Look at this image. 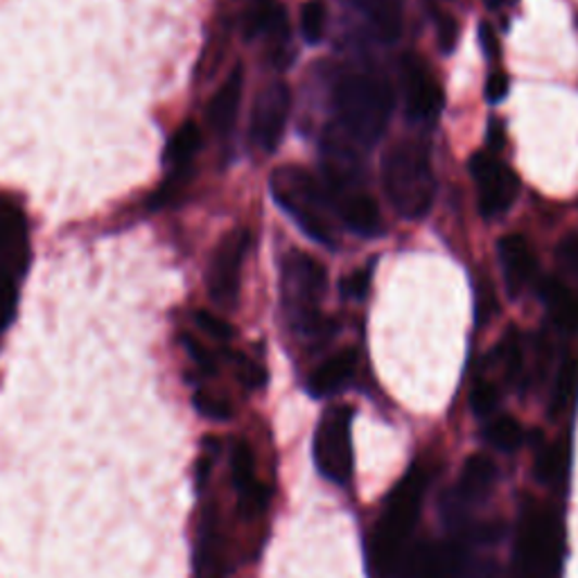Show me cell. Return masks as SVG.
<instances>
[{
  "instance_id": "34",
  "label": "cell",
  "mask_w": 578,
  "mask_h": 578,
  "mask_svg": "<svg viewBox=\"0 0 578 578\" xmlns=\"http://www.w3.org/2000/svg\"><path fill=\"white\" fill-rule=\"evenodd\" d=\"M479 43L486 54H498V35L493 33V27L488 23L479 25Z\"/></svg>"
},
{
  "instance_id": "33",
  "label": "cell",
  "mask_w": 578,
  "mask_h": 578,
  "mask_svg": "<svg viewBox=\"0 0 578 578\" xmlns=\"http://www.w3.org/2000/svg\"><path fill=\"white\" fill-rule=\"evenodd\" d=\"M508 96V77L504 73H493L486 81V98L488 102H502Z\"/></svg>"
},
{
  "instance_id": "3",
  "label": "cell",
  "mask_w": 578,
  "mask_h": 578,
  "mask_svg": "<svg viewBox=\"0 0 578 578\" xmlns=\"http://www.w3.org/2000/svg\"><path fill=\"white\" fill-rule=\"evenodd\" d=\"M427 483L429 470L418 464L395 483L387 498V506L373 536V558L387 571H398L407 554V542L420 515Z\"/></svg>"
},
{
  "instance_id": "28",
  "label": "cell",
  "mask_w": 578,
  "mask_h": 578,
  "mask_svg": "<svg viewBox=\"0 0 578 578\" xmlns=\"http://www.w3.org/2000/svg\"><path fill=\"white\" fill-rule=\"evenodd\" d=\"M194 324L199 326L201 332L209 335L215 341H230V339H234V326H230L228 322H224L222 316H215L213 312L199 310L194 314Z\"/></svg>"
},
{
  "instance_id": "18",
  "label": "cell",
  "mask_w": 578,
  "mask_h": 578,
  "mask_svg": "<svg viewBox=\"0 0 578 578\" xmlns=\"http://www.w3.org/2000/svg\"><path fill=\"white\" fill-rule=\"evenodd\" d=\"M355 366H357V353L351 349L332 355L312 373L310 385H307L310 393L316 398H326V395L341 391L353 378Z\"/></svg>"
},
{
  "instance_id": "14",
  "label": "cell",
  "mask_w": 578,
  "mask_h": 578,
  "mask_svg": "<svg viewBox=\"0 0 578 578\" xmlns=\"http://www.w3.org/2000/svg\"><path fill=\"white\" fill-rule=\"evenodd\" d=\"M498 255L508 294L517 297L536 274V255L523 236H504L498 242Z\"/></svg>"
},
{
  "instance_id": "31",
  "label": "cell",
  "mask_w": 578,
  "mask_h": 578,
  "mask_svg": "<svg viewBox=\"0 0 578 578\" xmlns=\"http://www.w3.org/2000/svg\"><path fill=\"white\" fill-rule=\"evenodd\" d=\"M370 287V272L368 269H357L349 276H343L341 280V297L351 301H362L368 294Z\"/></svg>"
},
{
  "instance_id": "32",
  "label": "cell",
  "mask_w": 578,
  "mask_h": 578,
  "mask_svg": "<svg viewBox=\"0 0 578 578\" xmlns=\"http://www.w3.org/2000/svg\"><path fill=\"white\" fill-rule=\"evenodd\" d=\"M437 37L443 52H452L458 41V23L452 14L439 12L437 14Z\"/></svg>"
},
{
  "instance_id": "19",
  "label": "cell",
  "mask_w": 578,
  "mask_h": 578,
  "mask_svg": "<svg viewBox=\"0 0 578 578\" xmlns=\"http://www.w3.org/2000/svg\"><path fill=\"white\" fill-rule=\"evenodd\" d=\"M382 41H395L402 33V0H353Z\"/></svg>"
},
{
  "instance_id": "4",
  "label": "cell",
  "mask_w": 578,
  "mask_h": 578,
  "mask_svg": "<svg viewBox=\"0 0 578 578\" xmlns=\"http://www.w3.org/2000/svg\"><path fill=\"white\" fill-rule=\"evenodd\" d=\"M335 109L345 134L362 144H373L389 127L393 91L378 75H349L337 86Z\"/></svg>"
},
{
  "instance_id": "23",
  "label": "cell",
  "mask_w": 578,
  "mask_h": 578,
  "mask_svg": "<svg viewBox=\"0 0 578 578\" xmlns=\"http://www.w3.org/2000/svg\"><path fill=\"white\" fill-rule=\"evenodd\" d=\"M525 427L519 425L515 418L511 416H498L488 423L486 427V439L488 443L502 450V452H513L519 445L525 443Z\"/></svg>"
},
{
  "instance_id": "17",
  "label": "cell",
  "mask_w": 578,
  "mask_h": 578,
  "mask_svg": "<svg viewBox=\"0 0 578 578\" xmlns=\"http://www.w3.org/2000/svg\"><path fill=\"white\" fill-rule=\"evenodd\" d=\"M495 479H498L495 461L486 454H473L464 464V468H461V475L456 481V490H454L456 504L468 506V504L481 502L483 498L490 495Z\"/></svg>"
},
{
  "instance_id": "13",
  "label": "cell",
  "mask_w": 578,
  "mask_h": 578,
  "mask_svg": "<svg viewBox=\"0 0 578 578\" xmlns=\"http://www.w3.org/2000/svg\"><path fill=\"white\" fill-rule=\"evenodd\" d=\"M332 206L337 217L355 230L357 236L373 238L382 230V215L378 204L370 194L360 190L357 186H343V188H332Z\"/></svg>"
},
{
  "instance_id": "22",
  "label": "cell",
  "mask_w": 578,
  "mask_h": 578,
  "mask_svg": "<svg viewBox=\"0 0 578 578\" xmlns=\"http://www.w3.org/2000/svg\"><path fill=\"white\" fill-rule=\"evenodd\" d=\"M569 468V443L561 439L546 445L536 458V477L546 486H558L565 481Z\"/></svg>"
},
{
  "instance_id": "35",
  "label": "cell",
  "mask_w": 578,
  "mask_h": 578,
  "mask_svg": "<svg viewBox=\"0 0 578 578\" xmlns=\"http://www.w3.org/2000/svg\"><path fill=\"white\" fill-rule=\"evenodd\" d=\"M483 3H486L488 10H502V8L511 5V3H515V0H483Z\"/></svg>"
},
{
  "instance_id": "24",
  "label": "cell",
  "mask_w": 578,
  "mask_h": 578,
  "mask_svg": "<svg viewBox=\"0 0 578 578\" xmlns=\"http://www.w3.org/2000/svg\"><path fill=\"white\" fill-rule=\"evenodd\" d=\"M301 35L307 43H319L326 35L328 25V5L324 0H307L301 8Z\"/></svg>"
},
{
  "instance_id": "10",
  "label": "cell",
  "mask_w": 578,
  "mask_h": 578,
  "mask_svg": "<svg viewBox=\"0 0 578 578\" xmlns=\"http://www.w3.org/2000/svg\"><path fill=\"white\" fill-rule=\"evenodd\" d=\"M289 111H292V91L280 79L269 81L255 96L251 109V140L260 150L274 152L285 134Z\"/></svg>"
},
{
  "instance_id": "15",
  "label": "cell",
  "mask_w": 578,
  "mask_h": 578,
  "mask_svg": "<svg viewBox=\"0 0 578 578\" xmlns=\"http://www.w3.org/2000/svg\"><path fill=\"white\" fill-rule=\"evenodd\" d=\"M242 91H244V71L242 66H236L222 81V86L209 104V125L217 136L226 138L236 129L242 104Z\"/></svg>"
},
{
  "instance_id": "1",
  "label": "cell",
  "mask_w": 578,
  "mask_h": 578,
  "mask_svg": "<svg viewBox=\"0 0 578 578\" xmlns=\"http://www.w3.org/2000/svg\"><path fill=\"white\" fill-rule=\"evenodd\" d=\"M269 186L276 204L303 228V234L326 247L337 244L339 234L332 199L307 169L280 165L272 172Z\"/></svg>"
},
{
  "instance_id": "6",
  "label": "cell",
  "mask_w": 578,
  "mask_h": 578,
  "mask_svg": "<svg viewBox=\"0 0 578 578\" xmlns=\"http://www.w3.org/2000/svg\"><path fill=\"white\" fill-rule=\"evenodd\" d=\"M353 410L349 404L330 407L314 434V461L319 473L339 486H345L353 477V441H351Z\"/></svg>"
},
{
  "instance_id": "5",
  "label": "cell",
  "mask_w": 578,
  "mask_h": 578,
  "mask_svg": "<svg viewBox=\"0 0 578 578\" xmlns=\"http://www.w3.org/2000/svg\"><path fill=\"white\" fill-rule=\"evenodd\" d=\"M282 299L292 319L303 332L319 328V303L328 287L326 267L303 251H292L282 260Z\"/></svg>"
},
{
  "instance_id": "8",
  "label": "cell",
  "mask_w": 578,
  "mask_h": 578,
  "mask_svg": "<svg viewBox=\"0 0 578 578\" xmlns=\"http://www.w3.org/2000/svg\"><path fill=\"white\" fill-rule=\"evenodd\" d=\"M558 552L561 531L556 519L529 504L525 508L523 525H519V561H523L527 578L552 571V565L558 561Z\"/></svg>"
},
{
  "instance_id": "16",
  "label": "cell",
  "mask_w": 578,
  "mask_h": 578,
  "mask_svg": "<svg viewBox=\"0 0 578 578\" xmlns=\"http://www.w3.org/2000/svg\"><path fill=\"white\" fill-rule=\"evenodd\" d=\"M27 244V222L16 201L0 197V269L16 272L18 255Z\"/></svg>"
},
{
  "instance_id": "30",
  "label": "cell",
  "mask_w": 578,
  "mask_h": 578,
  "mask_svg": "<svg viewBox=\"0 0 578 578\" xmlns=\"http://www.w3.org/2000/svg\"><path fill=\"white\" fill-rule=\"evenodd\" d=\"M236 373H238V380L251 391L263 389L265 382H267L265 368L260 366L257 362L244 357V355H236Z\"/></svg>"
},
{
  "instance_id": "2",
  "label": "cell",
  "mask_w": 578,
  "mask_h": 578,
  "mask_svg": "<svg viewBox=\"0 0 578 578\" xmlns=\"http://www.w3.org/2000/svg\"><path fill=\"white\" fill-rule=\"evenodd\" d=\"M382 184L398 215L407 219L425 217L437 194L429 152L414 140L393 144L382 159Z\"/></svg>"
},
{
  "instance_id": "20",
  "label": "cell",
  "mask_w": 578,
  "mask_h": 578,
  "mask_svg": "<svg viewBox=\"0 0 578 578\" xmlns=\"http://www.w3.org/2000/svg\"><path fill=\"white\" fill-rule=\"evenodd\" d=\"M540 297H542L549 314H552V319L561 328L571 330L578 326V301L571 297V292L561 280L546 278L540 285Z\"/></svg>"
},
{
  "instance_id": "21",
  "label": "cell",
  "mask_w": 578,
  "mask_h": 578,
  "mask_svg": "<svg viewBox=\"0 0 578 578\" xmlns=\"http://www.w3.org/2000/svg\"><path fill=\"white\" fill-rule=\"evenodd\" d=\"M199 150H201V129L188 121L167 140L165 163L175 172L179 169L184 172L194 161Z\"/></svg>"
},
{
  "instance_id": "9",
  "label": "cell",
  "mask_w": 578,
  "mask_h": 578,
  "mask_svg": "<svg viewBox=\"0 0 578 578\" xmlns=\"http://www.w3.org/2000/svg\"><path fill=\"white\" fill-rule=\"evenodd\" d=\"M473 179L479 188V211L483 217H498L511 209L517 197L519 179L498 156L477 152L470 159Z\"/></svg>"
},
{
  "instance_id": "29",
  "label": "cell",
  "mask_w": 578,
  "mask_h": 578,
  "mask_svg": "<svg viewBox=\"0 0 578 578\" xmlns=\"http://www.w3.org/2000/svg\"><path fill=\"white\" fill-rule=\"evenodd\" d=\"M16 297V276L8 269H0V324H8L14 316Z\"/></svg>"
},
{
  "instance_id": "26",
  "label": "cell",
  "mask_w": 578,
  "mask_h": 578,
  "mask_svg": "<svg viewBox=\"0 0 578 578\" xmlns=\"http://www.w3.org/2000/svg\"><path fill=\"white\" fill-rule=\"evenodd\" d=\"M576 389H578V362L567 360L556 375V389H554V398H552V412L554 414H558L567 407L569 398L574 395Z\"/></svg>"
},
{
  "instance_id": "7",
  "label": "cell",
  "mask_w": 578,
  "mask_h": 578,
  "mask_svg": "<svg viewBox=\"0 0 578 578\" xmlns=\"http://www.w3.org/2000/svg\"><path fill=\"white\" fill-rule=\"evenodd\" d=\"M249 251V234L234 228L219 240L209 265V294L222 307H234L240 297L242 267Z\"/></svg>"
},
{
  "instance_id": "27",
  "label": "cell",
  "mask_w": 578,
  "mask_h": 578,
  "mask_svg": "<svg viewBox=\"0 0 578 578\" xmlns=\"http://www.w3.org/2000/svg\"><path fill=\"white\" fill-rule=\"evenodd\" d=\"M500 400H502V393L493 380L479 378L470 391V404L477 416H493Z\"/></svg>"
},
{
  "instance_id": "12",
  "label": "cell",
  "mask_w": 578,
  "mask_h": 578,
  "mask_svg": "<svg viewBox=\"0 0 578 578\" xmlns=\"http://www.w3.org/2000/svg\"><path fill=\"white\" fill-rule=\"evenodd\" d=\"M464 552L454 542H425L407 549L400 569L407 578H458Z\"/></svg>"
},
{
  "instance_id": "11",
  "label": "cell",
  "mask_w": 578,
  "mask_h": 578,
  "mask_svg": "<svg viewBox=\"0 0 578 578\" xmlns=\"http://www.w3.org/2000/svg\"><path fill=\"white\" fill-rule=\"evenodd\" d=\"M402 91L412 121H434L445 104L437 77L416 54H407L402 62Z\"/></svg>"
},
{
  "instance_id": "25",
  "label": "cell",
  "mask_w": 578,
  "mask_h": 578,
  "mask_svg": "<svg viewBox=\"0 0 578 578\" xmlns=\"http://www.w3.org/2000/svg\"><path fill=\"white\" fill-rule=\"evenodd\" d=\"M495 353H498L500 364L504 368L506 382H517L519 375H523V366H525V353H523V341H519V335L515 330H508Z\"/></svg>"
}]
</instances>
